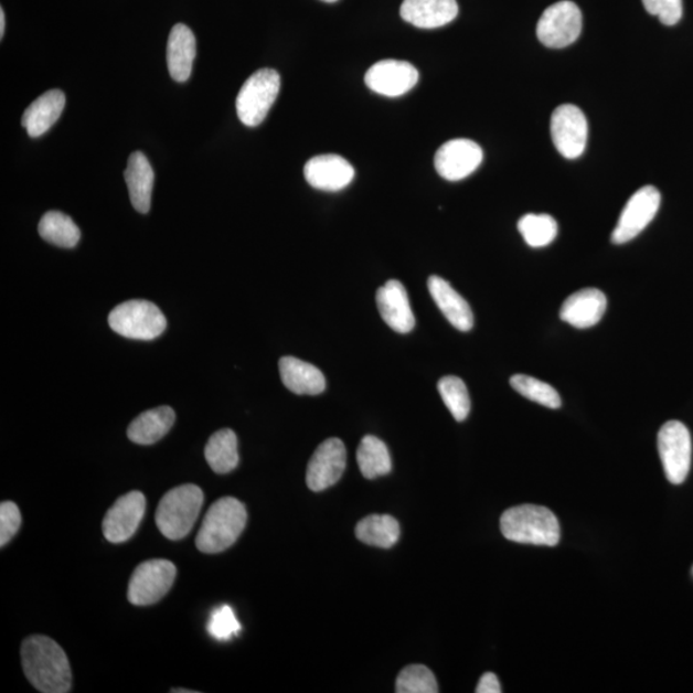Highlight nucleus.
Listing matches in <instances>:
<instances>
[{
  "mask_svg": "<svg viewBox=\"0 0 693 693\" xmlns=\"http://www.w3.org/2000/svg\"><path fill=\"white\" fill-rule=\"evenodd\" d=\"M401 18L419 29H437L448 25L459 14L456 0H404Z\"/></svg>",
  "mask_w": 693,
  "mask_h": 693,
  "instance_id": "nucleus-19",
  "label": "nucleus"
},
{
  "mask_svg": "<svg viewBox=\"0 0 693 693\" xmlns=\"http://www.w3.org/2000/svg\"><path fill=\"white\" fill-rule=\"evenodd\" d=\"M428 288L445 318L461 332H469L475 326V314L469 303L451 287L450 282L439 277H430Z\"/></svg>",
  "mask_w": 693,
  "mask_h": 693,
  "instance_id": "nucleus-21",
  "label": "nucleus"
},
{
  "mask_svg": "<svg viewBox=\"0 0 693 693\" xmlns=\"http://www.w3.org/2000/svg\"><path fill=\"white\" fill-rule=\"evenodd\" d=\"M376 306L385 324L399 334L412 332L415 318L403 282L390 280L376 291Z\"/></svg>",
  "mask_w": 693,
  "mask_h": 693,
  "instance_id": "nucleus-17",
  "label": "nucleus"
},
{
  "mask_svg": "<svg viewBox=\"0 0 693 693\" xmlns=\"http://www.w3.org/2000/svg\"><path fill=\"white\" fill-rule=\"evenodd\" d=\"M658 447L665 477L672 484H682L691 468L692 443L686 425L672 420L661 427Z\"/></svg>",
  "mask_w": 693,
  "mask_h": 693,
  "instance_id": "nucleus-7",
  "label": "nucleus"
},
{
  "mask_svg": "<svg viewBox=\"0 0 693 693\" xmlns=\"http://www.w3.org/2000/svg\"><path fill=\"white\" fill-rule=\"evenodd\" d=\"M399 524L391 515H370L356 526V537L369 546L391 548L399 540Z\"/></svg>",
  "mask_w": 693,
  "mask_h": 693,
  "instance_id": "nucleus-27",
  "label": "nucleus"
},
{
  "mask_svg": "<svg viewBox=\"0 0 693 693\" xmlns=\"http://www.w3.org/2000/svg\"><path fill=\"white\" fill-rule=\"evenodd\" d=\"M199 486L184 484L163 495L157 508L156 523L164 537L178 541L191 533L203 505Z\"/></svg>",
  "mask_w": 693,
  "mask_h": 693,
  "instance_id": "nucleus-4",
  "label": "nucleus"
},
{
  "mask_svg": "<svg viewBox=\"0 0 693 693\" xmlns=\"http://www.w3.org/2000/svg\"><path fill=\"white\" fill-rule=\"evenodd\" d=\"M398 693H437L439 691L435 674L424 665H409L399 673L396 682Z\"/></svg>",
  "mask_w": 693,
  "mask_h": 693,
  "instance_id": "nucleus-33",
  "label": "nucleus"
},
{
  "mask_svg": "<svg viewBox=\"0 0 693 693\" xmlns=\"http://www.w3.org/2000/svg\"><path fill=\"white\" fill-rule=\"evenodd\" d=\"M483 161V151L470 139H452L440 147L435 167L440 177L459 181L471 175Z\"/></svg>",
  "mask_w": 693,
  "mask_h": 693,
  "instance_id": "nucleus-15",
  "label": "nucleus"
},
{
  "mask_svg": "<svg viewBox=\"0 0 693 693\" xmlns=\"http://www.w3.org/2000/svg\"><path fill=\"white\" fill-rule=\"evenodd\" d=\"M147 508L145 494L132 491L118 499L107 511L102 524L105 537L111 543H122L138 531Z\"/></svg>",
  "mask_w": 693,
  "mask_h": 693,
  "instance_id": "nucleus-13",
  "label": "nucleus"
},
{
  "mask_svg": "<svg viewBox=\"0 0 693 693\" xmlns=\"http://www.w3.org/2000/svg\"><path fill=\"white\" fill-rule=\"evenodd\" d=\"M321 2H326V3H335V2H338V0H321Z\"/></svg>",
  "mask_w": 693,
  "mask_h": 693,
  "instance_id": "nucleus-40",
  "label": "nucleus"
},
{
  "mask_svg": "<svg viewBox=\"0 0 693 693\" xmlns=\"http://www.w3.org/2000/svg\"><path fill=\"white\" fill-rule=\"evenodd\" d=\"M279 90L280 75L277 71L258 70L243 84L236 98V114L239 120L248 128H256L263 124L277 100Z\"/></svg>",
  "mask_w": 693,
  "mask_h": 693,
  "instance_id": "nucleus-6",
  "label": "nucleus"
},
{
  "mask_svg": "<svg viewBox=\"0 0 693 693\" xmlns=\"http://www.w3.org/2000/svg\"><path fill=\"white\" fill-rule=\"evenodd\" d=\"M438 391L456 422H463L470 414L471 403L467 385L458 376H445L438 382Z\"/></svg>",
  "mask_w": 693,
  "mask_h": 693,
  "instance_id": "nucleus-31",
  "label": "nucleus"
},
{
  "mask_svg": "<svg viewBox=\"0 0 693 693\" xmlns=\"http://www.w3.org/2000/svg\"><path fill=\"white\" fill-rule=\"evenodd\" d=\"M518 230L527 246L542 248L555 241L557 223L553 216L546 214H527L519 220Z\"/></svg>",
  "mask_w": 693,
  "mask_h": 693,
  "instance_id": "nucleus-30",
  "label": "nucleus"
},
{
  "mask_svg": "<svg viewBox=\"0 0 693 693\" xmlns=\"http://www.w3.org/2000/svg\"><path fill=\"white\" fill-rule=\"evenodd\" d=\"M196 42L193 31L184 23L173 26L168 43V66L173 81L184 83L191 77Z\"/></svg>",
  "mask_w": 693,
  "mask_h": 693,
  "instance_id": "nucleus-23",
  "label": "nucleus"
},
{
  "mask_svg": "<svg viewBox=\"0 0 693 693\" xmlns=\"http://www.w3.org/2000/svg\"><path fill=\"white\" fill-rule=\"evenodd\" d=\"M513 387L523 397L548 408L562 406V397L550 384L535 380L533 376L518 374L510 380Z\"/></svg>",
  "mask_w": 693,
  "mask_h": 693,
  "instance_id": "nucleus-32",
  "label": "nucleus"
},
{
  "mask_svg": "<svg viewBox=\"0 0 693 693\" xmlns=\"http://www.w3.org/2000/svg\"><path fill=\"white\" fill-rule=\"evenodd\" d=\"M303 173L307 183L326 192H340L349 186L354 178L352 164L337 154L313 157L306 163Z\"/></svg>",
  "mask_w": 693,
  "mask_h": 693,
  "instance_id": "nucleus-16",
  "label": "nucleus"
},
{
  "mask_svg": "<svg viewBox=\"0 0 693 693\" xmlns=\"http://www.w3.org/2000/svg\"><path fill=\"white\" fill-rule=\"evenodd\" d=\"M247 524V510L239 500L223 498L212 503L204 516L196 548L203 554H218L232 547Z\"/></svg>",
  "mask_w": 693,
  "mask_h": 693,
  "instance_id": "nucleus-2",
  "label": "nucleus"
},
{
  "mask_svg": "<svg viewBox=\"0 0 693 693\" xmlns=\"http://www.w3.org/2000/svg\"><path fill=\"white\" fill-rule=\"evenodd\" d=\"M109 327L125 338L151 341L160 337L168 327L167 318L152 302L132 299L115 307L108 317Z\"/></svg>",
  "mask_w": 693,
  "mask_h": 693,
  "instance_id": "nucleus-5",
  "label": "nucleus"
},
{
  "mask_svg": "<svg viewBox=\"0 0 693 693\" xmlns=\"http://www.w3.org/2000/svg\"><path fill=\"white\" fill-rule=\"evenodd\" d=\"M358 462L362 476L366 479L387 476L392 470L388 447L374 436L362 438L358 450Z\"/></svg>",
  "mask_w": 693,
  "mask_h": 693,
  "instance_id": "nucleus-28",
  "label": "nucleus"
},
{
  "mask_svg": "<svg viewBox=\"0 0 693 693\" xmlns=\"http://www.w3.org/2000/svg\"><path fill=\"white\" fill-rule=\"evenodd\" d=\"M23 673L33 686L44 693L71 691L73 674L61 646L46 636H31L21 648Z\"/></svg>",
  "mask_w": 693,
  "mask_h": 693,
  "instance_id": "nucleus-1",
  "label": "nucleus"
},
{
  "mask_svg": "<svg viewBox=\"0 0 693 693\" xmlns=\"http://www.w3.org/2000/svg\"><path fill=\"white\" fill-rule=\"evenodd\" d=\"M125 181L128 185L134 209L140 214H148L151 210L154 172L147 157L141 152H134L125 170Z\"/></svg>",
  "mask_w": 693,
  "mask_h": 693,
  "instance_id": "nucleus-24",
  "label": "nucleus"
},
{
  "mask_svg": "<svg viewBox=\"0 0 693 693\" xmlns=\"http://www.w3.org/2000/svg\"><path fill=\"white\" fill-rule=\"evenodd\" d=\"M175 413L169 406L156 407L140 414L128 428V437L137 445H153L168 435L175 423Z\"/></svg>",
  "mask_w": 693,
  "mask_h": 693,
  "instance_id": "nucleus-25",
  "label": "nucleus"
},
{
  "mask_svg": "<svg viewBox=\"0 0 693 693\" xmlns=\"http://www.w3.org/2000/svg\"><path fill=\"white\" fill-rule=\"evenodd\" d=\"M501 532L511 542L524 545L556 546L561 541V524L547 508L520 505L501 516Z\"/></svg>",
  "mask_w": 693,
  "mask_h": 693,
  "instance_id": "nucleus-3",
  "label": "nucleus"
},
{
  "mask_svg": "<svg viewBox=\"0 0 693 693\" xmlns=\"http://www.w3.org/2000/svg\"><path fill=\"white\" fill-rule=\"evenodd\" d=\"M583 18L579 7L569 0L550 6L542 13L537 36L548 49H565L577 42L582 33Z\"/></svg>",
  "mask_w": 693,
  "mask_h": 693,
  "instance_id": "nucleus-9",
  "label": "nucleus"
},
{
  "mask_svg": "<svg viewBox=\"0 0 693 693\" xmlns=\"http://www.w3.org/2000/svg\"><path fill=\"white\" fill-rule=\"evenodd\" d=\"M282 384L299 396H317L326 391L324 374L309 362L287 356L279 361Z\"/></svg>",
  "mask_w": 693,
  "mask_h": 693,
  "instance_id": "nucleus-20",
  "label": "nucleus"
},
{
  "mask_svg": "<svg viewBox=\"0 0 693 693\" xmlns=\"http://www.w3.org/2000/svg\"><path fill=\"white\" fill-rule=\"evenodd\" d=\"M171 692H173V693H183V692H185V693H193V692H195V691H191V690H181V689H178V690H177V689H175V690H172Z\"/></svg>",
  "mask_w": 693,
  "mask_h": 693,
  "instance_id": "nucleus-39",
  "label": "nucleus"
},
{
  "mask_svg": "<svg viewBox=\"0 0 693 693\" xmlns=\"http://www.w3.org/2000/svg\"><path fill=\"white\" fill-rule=\"evenodd\" d=\"M661 202L655 186H643L626 204L611 235L612 243L626 244L640 235L657 216Z\"/></svg>",
  "mask_w": 693,
  "mask_h": 693,
  "instance_id": "nucleus-10",
  "label": "nucleus"
},
{
  "mask_svg": "<svg viewBox=\"0 0 693 693\" xmlns=\"http://www.w3.org/2000/svg\"><path fill=\"white\" fill-rule=\"evenodd\" d=\"M204 456L217 475H227L239 463L238 438L232 429H222L211 436Z\"/></svg>",
  "mask_w": 693,
  "mask_h": 693,
  "instance_id": "nucleus-26",
  "label": "nucleus"
},
{
  "mask_svg": "<svg viewBox=\"0 0 693 693\" xmlns=\"http://www.w3.org/2000/svg\"><path fill=\"white\" fill-rule=\"evenodd\" d=\"M66 105L65 93L53 89L36 98L22 116V126L31 138L42 137L58 121Z\"/></svg>",
  "mask_w": 693,
  "mask_h": 693,
  "instance_id": "nucleus-22",
  "label": "nucleus"
},
{
  "mask_svg": "<svg viewBox=\"0 0 693 693\" xmlns=\"http://www.w3.org/2000/svg\"><path fill=\"white\" fill-rule=\"evenodd\" d=\"M21 525L20 509L11 501L2 502L0 505V546L4 547L15 533L19 532Z\"/></svg>",
  "mask_w": 693,
  "mask_h": 693,
  "instance_id": "nucleus-36",
  "label": "nucleus"
},
{
  "mask_svg": "<svg viewBox=\"0 0 693 693\" xmlns=\"http://www.w3.org/2000/svg\"><path fill=\"white\" fill-rule=\"evenodd\" d=\"M6 29V14L3 10H0V38H3Z\"/></svg>",
  "mask_w": 693,
  "mask_h": 693,
  "instance_id": "nucleus-38",
  "label": "nucleus"
},
{
  "mask_svg": "<svg viewBox=\"0 0 693 693\" xmlns=\"http://www.w3.org/2000/svg\"><path fill=\"white\" fill-rule=\"evenodd\" d=\"M608 306L601 290L586 288L573 294L562 306L561 318L578 329L595 327L600 322Z\"/></svg>",
  "mask_w": 693,
  "mask_h": 693,
  "instance_id": "nucleus-18",
  "label": "nucleus"
},
{
  "mask_svg": "<svg viewBox=\"0 0 693 693\" xmlns=\"http://www.w3.org/2000/svg\"><path fill=\"white\" fill-rule=\"evenodd\" d=\"M644 10L652 15H658L663 25L674 26L682 19V0H642Z\"/></svg>",
  "mask_w": 693,
  "mask_h": 693,
  "instance_id": "nucleus-35",
  "label": "nucleus"
},
{
  "mask_svg": "<svg viewBox=\"0 0 693 693\" xmlns=\"http://www.w3.org/2000/svg\"><path fill=\"white\" fill-rule=\"evenodd\" d=\"M419 82V73L412 63L384 60L370 67L365 83L370 90L381 96L396 98L404 96Z\"/></svg>",
  "mask_w": 693,
  "mask_h": 693,
  "instance_id": "nucleus-14",
  "label": "nucleus"
},
{
  "mask_svg": "<svg viewBox=\"0 0 693 693\" xmlns=\"http://www.w3.org/2000/svg\"><path fill=\"white\" fill-rule=\"evenodd\" d=\"M177 578V566L163 558L138 565L129 582L128 598L132 605L148 606L167 596Z\"/></svg>",
  "mask_w": 693,
  "mask_h": 693,
  "instance_id": "nucleus-8",
  "label": "nucleus"
},
{
  "mask_svg": "<svg viewBox=\"0 0 693 693\" xmlns=\"http://www.w3.org/2000/svg\"><path fill=\"white\" fill-rule=\"evenodd\" d=\"M207 631L217 641H230L233 637L241 633L242 626L231 606L223 605L212 611Z\"/></svg>",
  "mask_w": 693,
  "mask_h": 693,
  "instance_id": "nucleus-34",
  "label": "nucleus"
},
{
  "mask_svg": "<svg viewBox=\"0 0 693 693\" xmlns=\"http://www.w3.org/2000/svg\"><path fill=\"white\" fill-rule=\"evenodd\" d=\"M39 234L44 241L61 248H74L81 241V231L73 218L60 211L46 212L39 223Z\"/></svg>",
  "mask_w": 693,
  "mask_h": 693,
  "instance_id": "nucleus-29",
  "label": "nucleus"
},
{
  "mask_svg": "<svg viewBox=\"0 0 693 693\" xmlns=\"http://www.w3.org/2000/svg\"><path fill=\"white\" fill-rule=\"evenodd\" d=\"M346 465L345 446L341 439L329 438L313 452L307 467L306 482L313 492L328 490L340 482Z\"/></svg>",
  "mask_w": 693,
  "mask_h": 693,
  "instance_id": "nucleus-12",
  "label": "nucleus"
},
{
  "mask_svg": "<svg viewBox=\"0 0 693 693\" xmlns=\"http://www.w3.org/2000/svg\"><path fill=\"white\" fill-rule=\"evenodd\" d=\"M477 693H501V684L498 679V675L493 673H486L480 679L477 690Z\"/></svg>",
  "mask_w": 693,
  "mask_h": 693,
  "instance_id": "nucleus-37",
  "label": "nucleus"
},
{
  "mask_svg": "<svg viewBox=\"0 0 693 693\" xmlns=\"http://www.w3.org/2000/svg\"><path fill=\"white\" fill-rule=\"evenodd\" d=\"M551 136L563 157L576 160L585 152L588 138V124L585 114L577 106L557 107L551 117Z\"/></svg>",
  "mask_w": 693,
  "mask_h": 693,
  "instance_id": "nucleus-11",
  "label": "nucleus"
}]
</instances>
